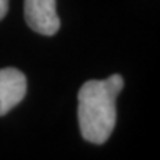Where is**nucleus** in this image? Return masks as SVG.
Masks as SVG:
<instances>
[{
    "label": "nucleus",
    "instance_id": "7ed1b4c3",
    "mask_svg": "<svg viewBox=\"0 0 160 160\" xmlns=\"http://www.w3.org/2000/svg\"><path fill=\"white\" fill-rule=\"evenodd\" d=\"M27 93V77L13 67L0 70V116H5L21 102Z\"/></svg>",
    "mask_w": 160,
    "mask_h": 160
},
{
    "label": "nucleus",
    "instance_id": "f257e3e1",
    "mask_svg": "<svg viewBox=\"0 0 160 160\" xmlns=\"http://www.w3.org/2000/svg\"><path fill=\"white\" fill-rule=\"evenodd\" d=\"M123 77L113 74L104 80H88L79 91V128L88 142L104 144L114 131L116 99L123 89Z\"/></svg>",
    "mask_w": 160,
    "mask_h": 160
},
{
    "label": "nucleus",
    "instance_id": "20e7f679",
    "mask_svg": "<svg viewBox=\"0 0 160 160\" xmlns=\"http://www.w3.org/2000/svg\"><path fill=\"white\" fill-rule=\"evenodd\" d=\"M9 9V0H0V19H3Z\"/></svg>",
    "mask_w": 160,
    "mask_h": 160
},
{
    "label": "nucleus",
    "instance_id": "f03ea898",
    "mask_svg": "<svg viewBox=\"0 0 160 160\" xmlns=\"http://www.w3.org/2000/svg\"><path fill=\"white\" fill-rule=\"evenodd\" d=\"M24 15L30 28L43 36H53L61 25L57 0H24Z\"/></svg>",
    "mask_w": 160,
    "mask_h": 160
}]
</instances>
